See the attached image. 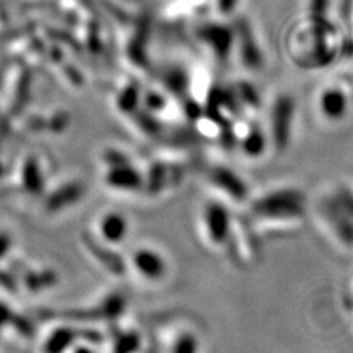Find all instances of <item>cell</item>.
I'll use <instances>...</instances> for the list:
<instances>
[{"label": "cell", "instance_id": "obj_1", "mask_svg": "<svg viewBox=\"0 0 353 353\" xmlns=\"http://www.w3.org/2000/svg\"><path fill=\"white\" fill-rule=\"evenodd\" d=\"M303 196L293 189L265 193L252 205V214L263 221H292L303 215Z\"/></svg>", "mask_w": 353, "mask_h": 353}, {"label": "cell", "instance_id": "obj_7", "mask_svg": "<svg viewBox=\"0 0 353 353\" xmlns=\"http://www.w3.org/2000/svg\"><path fill=\"white\" fill-rule=\"evenodd\" d=\"M323 105H324L323 108L325 110V114L333 118L340 117V114L345 112V108H346L345 97L340 93H328L327 97L324 99Z\"/></svg>", "mask_w": 353, "mask_h": 353}, {"label": "cell", "instance_id": "obj_4", "mask_svg": "<svg viewBox=\"0 0 353 353\" xmlns=\"http://www.w3.org/2000/svg\"><path fill=\"white\" fill-rule=\"evenodd\" d=\"M96 233L103 245L109 248L119 246L130 234L128 219L124 214L117 211H108L97 219Z\"/></svg>", "mask_w": 353, "mask_h": 353}, {"label": "cell", "instance_id": "obj_9", "mask_svg": "<svg viewBox=\"0 0 353 353\" xmlns=\"http://www.w3.org/2000/svg\"><path fill=\"white\" fill-rule=\"evenodd\" d=\"M80 353H90L88 350H83V352H80Z\"/></svg>", "mask_w": 353, "mask_h": 353}, {"label": "cell", "instance_id": "obj_8", "mask_svg": "<svg viewBox=\"0 0 353 353\" xmlns=\"http://www.w3.org/2000/svg\"><path fill=\"white\" fill-rule=\"evenodd\" d=\"M197 352V340L193 334H183L175 340L172 353H196Z\"/></svg>", "mask_w": 353, "mask_h": 353}, {"label": "cell", "instance_id": "obj_2", "mask_svg": "<svg viewBox=\"0 0 353 353\" xmlns=\"http://www.w3.org/2000/svg\"><path fill=\"white\" fill-rule=\"evenodd\" d=\"M203 233L214 246H223L231 234V215L225 205L219 202L208 203L202 214Z\"/></svg>", "mask_w": 353, "mask_h": 353}, {"label": "cell", "instance_id": "obj_6", "mask_svg": "<svg viewBox=\"0 0 353 353\" xmlns=\"http://www.w3.org/2000/svg\"><path fill=\"white\" fill-rule=\"evenodd\" d=\"M209 180L211 183L218 187L219 192L225 193L231 199H237V201H241V199L246 197L248 193V187L240 176L233 172L228 168H215L211 171V175H209Z\"/></svg>", "mask_w": 353, "mask_h": 353}, {"label": "cell", "instance_id": "obj_5", "mask_svg": "<svg viewBox=\"0 0 353 353\" xmlns=\"http://www.w3.org/2000/svg\"><path fill=\"white\" fill-rule=\"evenodd\" d=\"M108 171L105 172V183L108 187H112L118 192H136L140 190L145 180L143 174L137 171L130 162L121 161L117 163H109Z\"/></svg>", "mask_w": 353, "mask_h": 353}, {"label": "cell", "instance_id": "obj_3", "mask_svg": "<svg viewBox=\"0 0 353 353\" xmlns=\"http://www.w3.org/2000/svg\"><path fill=\"white\" fill-rule=\"evenodd\" d=\"M131 268L146 281H161L168 272L167 259L153 248H139L132 252L130 259Z\"/></svg>", "mask_w": 353, "mask_h": 353}]
</instances>
